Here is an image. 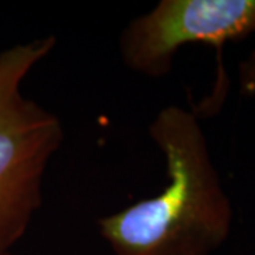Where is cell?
I'll return each mask as SVG.
<instances>
[{"instance_id": "cell-1", "label": "cell", "mask_w": 255, "mask_h": 255, "mask_svg": "<svg viewBox=\"0 0 255 255\" xmlns=\"http://www.w3.org/2000/svg\"><path fill=\"white\" fill-rule=\"evenodd\" d=\"M149 136L166 159L169 184L98 220L101 237L114 255H214L230 237L234 210L200 121L169 105L152 121Z\"/></svg>"}, {"instance_id": "cell-2", "label": "cell", "mask_w": 255, "mask_h": 255, "mask_svg": "<svg viewBox=\"0 0 255 255\" xmlns=\"http://www.w3.org/2000/svg\"><path fill=\"white\" fill-rule=\"evenodd\" d=\"M55 43L47 36L0 51V255H10L27 233L43 201L48 163L63 145L61 119L21 91Z\"/></svg>"}, {"instance_id": "cell-3", "label": "cell", "mask_w": 255, "mask_h": 255, "mask_svg": "<svg viewBox=\"0 0 255 255\" xmlns=\"http://www.w3.org/2000/svg\"><path fill=\"white\" fill-rule=\"evenodd\" d=\"M255 36V0H162L133 18L119 37V54L129 70L150 78L170 73L179 48Z\"/></svg>"}, {"instance_id": "cell-4", "label": "cell", "mask_w": 255, "mask_h": 255, "mask_svg": "<svg viewBox=\"0 0 255 255\" xmlns=\"http://www.w3.org/2000/svg\"><path fill=\"white\" fill-rule=\"evenodd\" d=\"M238 82L243 94L248 97H255V47L238 64Z\"/></svg>"}]
</instances>
